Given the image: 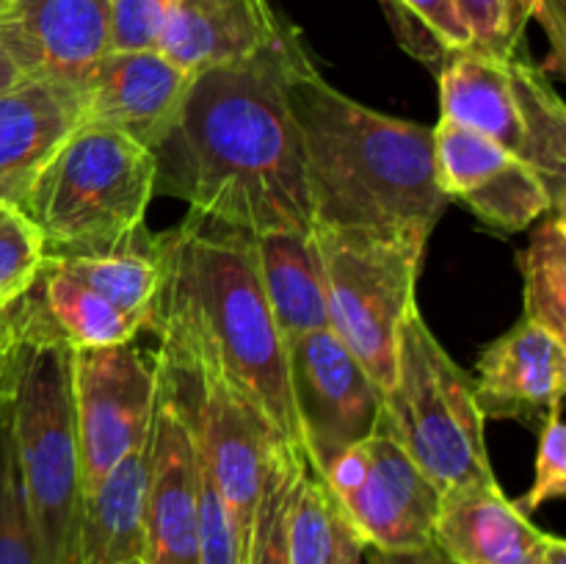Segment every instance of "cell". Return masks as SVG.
I'll list each match as a JSON object with an SVG mask.
<instances>
[{
  "label": "cell",
  "instance_id": "3957f363",
  "mask_svg": "<svg viewBox=\"0 0 566 564\" xmlns=\"http://www.w3.org/2000/svg\"><path fill=\"white\" fill-rule=\"evenodd\" d=\"M287 100L302 133L315 227L434 232L448 197L437 180L431 127L343 94L321 75L310 50L291 66Z\"/></svg>",
  "mask_w": 566,
  "mask_h": 564
},
{
  "label": "cell",
  "instance_id": "44dd1931",
  "mask_svg": "<svg viewBox=\"0 0 566 564\" xmlns=\"http://www.w3.org/2000/svg\"><path fill=\"white\" fill-rule=\"evenodd\" d=\"M147 440L119 459L92 492L81 495L66 564H122L144 551Z\"/></svg>",
  "mask_w": 566,
  "mask_h": 564
},
{
  "label": "cell",
  "instance_id": "f1b7e54d",
  "mask_svg": "<svg viewBox=\"0 0 566 564\" xmlns=\"http://www.w3.org/2000/svg\"><path fill=\"white\" fill-rule=\"evenodd\" d=\"M0 564H44L28 506L6 398L0 393Z\"/></svg>",
  "mask_w": 566,
  "mask_h": 564
},
{
  "label": "cell",
  "instance_id": "7c38bea8",
  "mask_svg": "<svg viewBox=\"0 0 566 564\" xmlns=\"http://www.w3.org/2000/svg\"><path fill=\"white\" fill-rule=\"evenodd\" d=\"M285 352L302 451L324 470L379 426L385 393L332 330L293 337Z\"/></svg>",
  "mask_w": 566,
  "mask_h": 564
},
{
  "label": "cell",
  "instance_id": "277c9868",
  "mask_svg": "<svg viewBox=\"0 0 566 564\" xmlns=\"http://www.w3.org/2000/svg\"><path fill=\"white\" fill-rule=\"evenodd\" d=\"M72 357L33 288L0 313V393L44 564L70 562L81 501Z\"/></svg>",
  "mask_w": 566,
  "mask_h": 564
},
{
  "label": "cell",
  "instance_id": "30bf717a",
  "mask_svg": "<svg viewBox=\"0 0 566 564\" xmlns=\"http://www.w3.org/2000/svg\"><path fill=\"white\" fill-rule=\"evenodd\" d=\"M321 476L368 547L415 551L431 545L442 492L409 457L385 415L363 442L332 459Z\"/></svg>",
  "mask_w": 566,
  "mask_h": 564
},
{
  "label": "cell",
  "instance_id": "e0dca14e",
  "mask_svg": "<svg viewBox=\"0 0 566 564\" xmlns=\"http://www.w3.org/2000/svg\"><path fill=\"white\" fill-rule=\"evenodd\" d=\"M475 370V401L484 418L520 420L539 429L564 404L566 341L523 318L484 348Z\"/></svg>",
  "mask_w": 566,
  "mask_h": 564
},
{
  "label": "cell",
  "instance_id": "9a60e30c",
  "mask_svg": "<svg viewBox=\"0 0 566 564\" xmlns=\"http://www.w3.org/2000/svg\"><path fill=\"white\" fill-rule=\"evenodd\" d=\"M193 75L160 50H108L83 81L81 125L158 149L177 122Z\"/></svg>",
  "mask_w": 566,
  "mask_h": 564
},
{
  "label": "cell",
  "instance_id": "5bb4252c",
  "mask_svg": "<svg viewBox=\"0 0 566 564\" xmlns=\"http://www.w3.org/2000/svg\"><path fill=\"white\" fill-rule=\"evenodd\" d=\"M434 130L437 180L442 194L473 210L497 232H523L556 210L547 182L481 133L440 116ZM566 210V208H564Z\"/></svg>",
  "mask_w": 566,
  "mask_h": 564
},
{
  "label": "cell",
  "instance_id": "7a4b0ae2",
  "mask_svg": "<svg viewBox=\"0 0 566 564\" xmlns=\"http://www.w3.org/2000/svg\"><path fill=\"white\" fill-rule=\"evenodd\" d=\"M160 293L153 330L160 346L213 370L274 426L282 446L302 448L287 352L274 324L249 232L188 213L155 236Z\"/></svg>",
  "mask_w": 566,
  "mask_h": 564
},
{
  "label": "cell",
  "instance_id": "484cf974",
  "mask_svg": "<svg viewBox=\"0 0 566 564\" xmlns=\"http://www.w3.org/2000/svg\"><path fill=\"white\" fill-rule=\"evenodd\" d=\"M523 318L566 341V210L542 216L520 252Z\"/></svg>",
  "mask_w": 566,
  "mask_h": 564
},
{
  "label": "cell",
  "instance_id": "1f68e13d",
  "mask_svg": "<svg viewBox=\"0 0 566 564\" xmlns=\"http://www.w3.org/2000/svg\"><path fill=\"white\" fill-rule=\"evenodd\" d=\"M197 520H199V564H247V551L235 523L216 490L208 464L197 451Z\"/></svg>",
  "mask_w": 566,
  "mask_h": 564
},
{
  "label": "cell",
  "instance_id": "836d02e7",
  "mask_svg": "<svg viewBox=\"0 0 566 564\" xmlns=\"http://www.w3.org/2000/svg\"><path fill=\"white\" fill-rule=\"evenodd\" d=\"M175 0H108V50H158Z\"/></svg>",
  "mask_w": 566,
  "mask_h": 564
},
{
  "label": "cell",
  "instance_id": "603a6c76",
  "mask_svg": "<svg viewBox=\"0 0 566 564\" xmlns=\"http://www.w3.org/2000/svg\"><path fill=\"white\" fill-rule=\"evenodd\" d=\"M61 271L75 282L86 285L105 302L125 313L136 315L153 330L155 304L160 293V260L155 236L147 230L138 232L127 243L105 252L70 254V258H50Z\"/></svg>",
  "mask_w": 566,
  "mask_h": 564
},
{
  "label": "cell",
  "instance_id": "8d00e7d4",
  "mask_svg": "<svg viewBox=\"0 0 566 564\" xmlns=\"http://www.w3.org/2000/svg\"><path fill=\"white\" fill-rule=\"evenodd\" d=\"M22 77H25V75L17 70L14 61H11L9 55H6V50L0 48V92H6L9 86H14V83L22 81Z\"/></svg>",
  "mask_w": 566,
  "mask_h": 564
},
{
  "label": "cell",
  "instance_id": "d6986e66",
  "mask_svg": "<svg viewBox=\"0 0 566 564\" xmlns=\"http://www.w3.org/2000/svg\"><path fill=\"white\" fill-rule=\"evenodd\" d=\"M282 20L269 0H175L158 50L197 75L258 53Z\"/></svg>",
  "mask_w": 566,
  "mask_h": 564
},
{
  "label": "cell",
  "instance_id": "d6a6232c",
  "mask_svg": "<svg viewBox=\"0 0 566 564\" xmlns=\"http://www.w3.org/2000/svg\"><path fill=\"white\" fill-rule=\"evenodd\" d=\"M566 495V429L562 407L553 409L539 426V448H536L534 484L517 503L525 514H534L542 503L558 501Z\"/></svg>",
  "mask_w": 566,
  "mask_h": 564
},
{
  "label": "cell",
  "instance_id": "ffe728a7",
  "mask_svg": "<svg viewBox=\"0 0 566 564\" xmlns=\"http://www.w3.org/2000/svg\"><path fill=\"white\" fill-rule=\"evenodd\" d=\"M81 86L22 77L0 92V182L25 191L39 166L81 127Z\"/></svg>",
  "mask_w": 566,
  "mask_h": 564
},
{
  "label": "cell",
  "instance_id": "4fadbf2b",
  "mask_svg": "<svg viewBox=\"0 0 566 564\" xmlns=\"http://www.w3.org/2000/svg\"><path fill=\"white\" fill-rule=\"evenodd\" d=\"M142 562L199 564L197 446L160 363L147 431Z\"/></svg>",
  "mask_w": 566,
  "mask_h": 564
},
{
  "label": "cell",
  "instance_id": "d590c367",
  "mask_svg": "<svg viewBox=\"0 0 566 564\" xmlns=\"http://www.w3.org/2000/svg\"><path fill=\"white\" fill-rule=\"evenodd\" d=\"M365 556H368V564H453L434 542L426 547H415V551H374L368 547Z\"/></svg>",
  "mask_w": 566,
  "mask_h": 564
},
{
  "label": "cell",
  "instance_id": "7402d4cb",
  "mask_svg": "<svg viewBox=\"0 0 566 564\" xmlns=\"http://www.w3.org/2000/svg\"><path fill=\"white\" fill-rule=\"evenodd\" d=\"M260 285L282 341L329 330L313 232L252 236Z\"/></svg>",
  "mask_w": 566,
  "mask_h": 564
},
{
  "label": "cell",
  "instance_id": "d4e9b609",
  "mask_svg": "<svg viewBox=\"0 0 566 564\" xmlns=\"http://www.w3.org/2000/svg\"><path fill=\"white\" fill-rule=\"evenodd\" d=\"M33 291L42 299L53 324L75 348L119 346L136 341L138 332L147 330L142 318L105 302L103 296L72 280L50 258L44 260L42 274L33 282Z\"/></svg>",
  "mask_w": 566,
  "mask_h": 564
},
{
  "label": "cell",
  "instance_id": "ba28073f",
  "mask_svg": "<svg viewBox=\"0 0 566 564\" xmlns=\"http://www.w3.org/2000/svg\"><path fill=\"white\" fill-rule=\"evenodd\" d=\"M440 116L459 122L528 164L566 208V105L542 66L459 50L437 72Z\"/></svg>",
  "mask_w": 566,
  "mask_h": 564
},
{
  "label": "cell",
  "instance_id": "5b68a950",
  "mask_svg": "<svg viewBox=\"0 0 566 564\" xmlns=\"http://www.w3.org/2000/svg\"><path fill=\"white\" fill-rule=\"evenodd\" d=\"M155 177L153 149L81 125L39 166L17 205L42 232L48 258L105 252L147 230Z\"/></svg>",
  "mask_w": 566,
  "mask_h": 564
},
{
  "label": "cell",
  "instance_id": "9c48e42d",
  "mask_svg": "<svg viewBox=\"0 0 566 564\" xmlns=\"http://www.w3.org/2000/svg\"><path fill=\"white\" fill-rule=\"evenodd\" d=\"M158 363L191 426L193 446L208 464L216 490L235 523L243 551H249L254 509L263 492L265 468L282 440L263 412L213 370L158 348Z\"/></svg>",
  "mask_w": 566,
  "mask_h": 564
},
{
  "label": "cell",
  "instance_id": "ac0fdd59",
  "mask_svg": "<svg viewBox=\"0 0 566 564\" xmlns=\"http://www.w3.org/2000/svg\"><path fill=\"white\" fill-rule=\"evenodd\" d=\"M551 540L497 481L442 492L431 534L453 564H539Z\"/></svg>",
  "mask_w": 566,
  "mask_h": 564
},
{
  "label": "cell",
  "instance_id": "cb8c5ba5",
  "mask_svg": "<svg viewBox=\"0 0 566 564\" xmlns=\"http://www.w3.org/2000/svg\"><path fill=\"white\" fill-rule=\"evenodd\" d=\"M365 547L321 470L307 453H298V479L287 514L291 564H340L348 553Z\"/></svg>",
  "mask_w": 566,
  "mask_h": 564
},
{
  "label": "cell",
  "instance_id": "4316f807",
  "mask_svg": "<svg viewBox=\"0 0 566 564\" xmlns=\"http://www.w3.org/2000/svg\"><path fill=\"white\" fill-rule=\"evenodd\" d=\"M392 36L401 50L431 72L459 50L470 48V33L453 0H379Z\"/></svg>",
  "mask_w": 566,
  "mask_h": 564
},
{
  "label": "cell",
  "instance_id": "f35d334b",
  "mask_svg": "<svg viewBox=\"0 0 566 564\" xmlns=\"http://www.w3.org/2000/svg\"><path fill=\"white\" fill-rule=\"evenodd\" d=\"M20 197H22V188L9 186V182H0V202H6V199H9V202H20Z\"/></svg>",
  "mask_w": 566,
  "mask_h": 564
},
{
  "label": "cell",
  "instance_id": "4dcf8cb0",
  "mask_svg": "<svg viewBox=\"0 0 566 564\" xmlns=\"http://www.w3.org/2000/svg\"><path fill=\"white\" fill-rule=\"evenodd\" d=\"M453 6L470 33V50L497 59L520 55L528 22L534 20L531 0H453Z\"/></svg>",
  "mask_w": 566,
  "mask_h": 564
},
{
  "label": "cell",
  "instance_id": "60d3db41",
  "mask_svg": "<svg viewBox=\"0 0 566 564\" xmlns=\"http://www.w3.org/2000/svg\"><path fill=\"white\" fill-rule=\"evenodd\" d=\"M122 564H144L142 558H130V562H122Z\"/></svg>",
  "mask_w": 566,
  "mask_h": 564
},
{
  "label": "cell",
  "instance_id": "ab89813d",
  "mask_svg": "<svg viewBox=\"0 0 566 564\" xmlns=\"http://www.w3.org/2000/svg\"><path fill=\"white\" fill-rule=\"evenodd\" d=\"M365 551H368V547H365ZM365 551H354V553H348V556L343 558L340 564H365Z\"/></svg>",
  "mask_w": 566,
  "mask_h": 564
},
{
  "label": "cell",
  "instance_id": "e575fe53",
  "mask_svg": "<svg viewBox=\"0 0 566 564\" xmlns=\"http://www.w3.org/2000/svg\"><path fill=\"white\" fill-rule=\"evenodd\" d=\"M531 9H534V20L539 22V28L547 36V44H551L542 70L564 75L566 72V0H531Z\"/></svg>",
  "mask_w": 566,
  "mask_h": 564
},
{
  "label": "cell",
  "instance_id": "52a82bcc",
  "mask_svg": "<svg viewBox=\"0 0 566 564\" xmlns=\"http://www.w3.org/2000/svg\"><path fill=\"white\" fill-rule=\"evenodd\" d=\"M329 330L385 393L396 379L398 335L418 310L420 265L429 238L315 227Z\"/></svg>",
  "mask_w": 566,
  "mask_h": 564
},
{
  "label": "cell",
  "instance_id": "6da1fadb",
  "mask_svg": "<svg viewBox=\"0 0 566 564\" xmlns=\"http://www.w3.org/2000/svg\"><path fill=\"white\" fill-rule=\"evenodd\" d=\"M304 50L298 28L282 20L258 53L197 72L155 149V191L249 236L313 232L302 133L287 100Z\"/></svg>",
  "mask_w": 566,
  "mask_h": 564
},
{
  "label": "cell",
  "instance_id": "8992f818",
  "mask_svg": "<svg viewBox=\"0 0 566 564\" xmlns=\"http://www.w3.org/2000/svg\"><path fill=\"white\" fill-rule=\"evenodd\" d=\"M385 418L440 492L497 481L473 376L442 348L418 310L398 335L396 379L385 390Z\"/></svg>",
  "mask_w": 566,
  "mask_h": 564
},
{
  "label": "cell",
  "instance_id": "8fae6325",
  "mask_svg": "<svg viewBox=\"0 0 566 564\" xmlns=\"http://www.w3.org/2000/svg\"><path fill=\"white\" fill-rule=\"evenodd\" d=\"M158 382V357L136 341L119 346L75 348V398L81 495L92 492L125 453L147 440Z\"/></svg>",
  "mask_w": 566,
  "mask_h": 564
},
{
  "label": "cell",
  "instance_id": "b9f144b4",
  "mask_svg": "<svg viewBox=\"0 0 566 564\" xmlns=\"http://www.w3.org/2000/svg\"><path fill=\"white\" fill-rule=\"evenodd\" d=\"M6 3H9V0H0V11H3V9H6Z\"/></svg>",
  "mask_w": 566,
  "mask_h": 564
},
{
  "label": "cell",
  "instance_id": "83f0119b",
  "mask_svg": "<svg viewBox=\"0 0 566 564\" xmlns=\"http://www.w3.org/2000/svg\"><path fill=\"white\" fill-rule=\"evenodd\" d=\"M298 453L302 448L276 446L265 468L263 492L252 520L247 564H291L287 551V514L298 479Z\"/></svg>",
  "mask_w": 566,
  "mask_h": 564
},
{
  "label": "cell",
  "instance_id": "2e32d148",
  "mask_svg": "<svg viewBox=\"0 0 566 564\" xmlns=\"http://www.w3.org/2000/svg\"><path fill=\"white\" fill-rule=\"evenodd\" d=\"M0 48L25 77L83 86L108 53V0H9Z\"/></svg>",
  "mask_w": 566,
  "mask_h": 564
},
{
  "label": "cell",
  "instance_id": "f546056e",
  "mask_svg": "<svg viewBox=\"0 0 566 564\" xmlns=\"http://www.w3.org/2000/svg\"><path fill=\"white\" fill-rule=\"evenodd\" d=\"M48 260L44 238L17 202H0V313L20 302Z\"/></svg>",
  "mask_w": 566,
  "mask_h": 564
},
{
  "label": "cell",
  "instance_id": "74e56055",
  "mask_svg": "<svg viewBox=\"0 0 566 564\" xmlns=\"http://www.w3.org/2000/svg\"><path fill=\"white\" fill-rule=\"evenodd\" d=\"M539 564H566V542L562 536H553L551 545H547L545 553H542Z\"/></svg>",
  "mask_w": 566,
  "mask_h": 564
}]
</instances>
